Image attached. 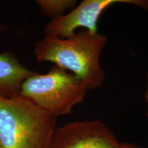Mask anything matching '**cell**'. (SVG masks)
<instances>
[{
    "label": "cell",
    "mask_w": 148,
    "mask_h": 148,
    "mask_svg": "<svg viewBox=\"0 0 148 148\" xmlns=\"http://www.w3.org/2000/svg\"><path fill=\"white\" fill-rule=\"evenodd\" d=\"M41 14L51 18H58L64 14L67 9L72 10L76 4L75 0H37Z\"/></svg>",
    "instance_id": "obj_7"
},
{
    "label": "cell",
    "mask_w": 148,
    "mask_h": 148,
    "mask_svg": "<svg viewBox=\"0 0 148 148\" xmlns=\"http://www.w3.org/2000/svg\"><path fill=\"white\" fill-rule=\"evenodd\" d=\"M121 148H140L138 146L130 143H121Z\"/></svg>",
    "instance_id": "obj_8"
},
{
    "label": "cell",
    "mask_w": 148,
    "mask_h": 148,
    "mask_svg": "<svg viewBox=\"0 0 148 148\" xmlns=\"http://www.w3.org/2000/svg\"><path fill=\"white\" fill-rule=\"evenodd\" d=\"M87 90L80 79L54 65L47 73L31 74L22 83L18 94L58 117L69 114Z\"/></svg>",
    "instance_id": "obj_3"
},
{
    "label": "cell",
    "mask_w": 148,
    "mask_h": 148,
    "mask_svg": "<svg viewBox=\"0 0 148 148\" xmlns=\"http://www.w3.org/2000/svg\"><path fill=\"white\" fill-rule=\"evenodd\" d=\"M56 120L19 94L0 96V148H47Z\"/></svg>",
    "instance_id": "obj_2"
},
{
    "label": "cell",
    "mask_w": 148,
    "mask_h": 148,
    "mask_svg": "<svg viewBox=\"0 0 148 148\" xmlns=\"http://www.w3.org/2000/svg\"><path fill=\"white\" fill-rule=\"evenodd\" d=\"M47 148H121V143L101 121L84 120L57 126Z\"/></svg>",
    "instance_id": "obj_5"
},
{
    "label": "cell",
    "mask_w": 148,
    "mask_h": 148,
    "mask_svg": "<svg viewBox=\"0 0 148 148\" xmlns=\"http://www.w3.org/2000/svg\"><path fill=\"white\" fill-rule=\"evenodd\" d=\"M145 99L146 101H147V103H148V75H147V87H146V90H145ZM147 116L148 117V112L147 113Z\"/></svg>",
    "instance_id": "obj_9"
},
{
    "label": "cell",
    "mask_w": 148,
    "mask_h": 148,
    "mask_svg": "<svg viewBox=\"0 0 148 148\" xmlns=\"http://www.w3.org/2000/svg\"><path fill=\"white\" fill-rule=\"evenodd\" d=\"M107 41L105 35L84 29L66 38L45 36L35 43L34 52L37 61L54 63L91 90L101 87L105 79L100 56Z\"/></svg>",
    "instance_id": "obj_1"
},
{
    "label": "cell",
    "mask_w": 148,
    "mask_h": 148,
    "mask_svg": "<svg viewBox=\"0 0 148 148\" xmlns=\"http://www.w3.org/2000/svg\"><path fill=\"white\" fill-rule=\"evenodd\" d=\"M116 3H127L148 8L145 0H84L67 14L51 19L45 25L46 36L66 38L75 32L77 28L84 27L92 33L97 32V21L103 12Z\"/></svg>",
    "instance_id": "obj_4"
},
{
    "label": "cell",
    "mask_w": 148,
    "mask_h": 148,
    "mask_svg": "<svg viewBox=\"0 0 148 148\" xmlns=\"http://www.w3.org/2000/svg\"><path fill=\"white\" fill-rule=\"evenodd\" d=\"M6 29L5 25L0 23V34ZM34 72L23 65L14 53H0V96L17 95L23 81Z\"/></svg>",
    "instance_id": "obj_6"
}]
</instances>
